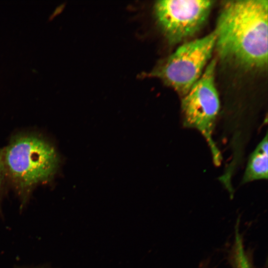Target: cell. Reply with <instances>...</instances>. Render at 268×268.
Returning a JSON list of instances; mask_svg holds the SVG:
<instances>
[{"label":"cell","mask_w":268,"mask_h":268,"mask_svg":"<svg viewBox=\"0 0 268 268\" xmlns=\"http://www.w3.org/2000/svg\"><path fill=\"white\" fill-rule=\"evenodd\" d=\"M216 62L211 60L202 75L181 100L183 124L195 129L203 136L209 147L213 162L219 166L222 160L212 135L220 110V100L215 83Z\"/></svg>","instance_id":"4"},{"label":"cell","mask_w":268,"mask_h":268,"mask_svg":"<svg viewBox=\"0 0 268 268\" xmlns=\"http://www.w3.org/2000/svg\"><path fill=\"white\" fill-rule=\"evenodd\" d=\"M216 34H209L180 45L161 60L147 76L157 77L184 97L202 75L215 49Z\"/></svg>","instance_id":"3"},{"label":"cell","mask_w":268,"mask_h":268,"mask_svg":"<svg viewBox=\"0 0 268 268\" xmlns=\"http://www.w3.org/2000/svg\"><path fill=\"white\" fill-rule=\"evenodd\" d=\"M5 179V177L2 157V150H0V194L2 191Z\"/></svg>","instance_id":"8"},{"label":"cell","mask_w":268,"mask_h":268,"mask_svg":"<svg viewBox=\"0 0 268 268\" xmlns=\"http://www.w3.org/2000/svg\"><path fill=\"white\" fill-rule=\"evenodd\" d=\"M233 263L235 268H253L246 254L241 235L239 234L235 235Z\"/></svg>","instance_id":"7"},{"label":"cell","mask_w":268,"mask_h":268,"mask_svg":"<svg viewBox=\"0 0 268 268\" xmlns=\"http://www.w3.org/2000/svg\"><path fill=\"white\" fill-rule=\"evenodd\" d=\"M214 1L163 0L156 1L154 15L169 44L175 45L198 32L207 21Z\"/></svg>","instance_id":"5"},{"label":"cell","mask_w":268,"mask_h":268,"mask_svg":"<svg viewBox=\"0 0 268 268\" xmlns=\"http://www.w3.org/2000/svg\"><path fill=\"white\" fill-rule=\"evenodd\" d=\"M5 179L23 203L38 185L50 182L57 174L61 159L54 145L34 133L13 136L2 150Z\"/></svg>","instance_id":"2"},{"label":"cell","mask_w":268,"mask_h":268,"mask_svg":"<svg viewBox=\"0 0 268 268\" xmlns=\"http://www.w3.org/2000/svg\"><path fill=\"white\" fill-rule=\"evenodd\" d=\"M268 139L267 133L250 155L242 180L243 184L268 179Z\"/></svg>","instance_id":"6"},{"label":"cell","mask_w":268,"mask_h":268,"mask_svg":"<svg viewBox=\"0 0 268 268\" xmlns=\"http://www.w3.org/2000/svg\"><path fill=\"white\" fill-rule=\"evenodd\" d=\"M268 13L267 0L224 1L214 30L220 59L248 69L267 68Z\"/></svg>","instance_id":"1"}]
</instances>
